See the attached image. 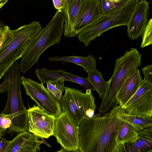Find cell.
Masks as SVG:
<instances>
[{
    "mask_svg": "<svg viewBox=\"0 0 152 152\" xmlns=\"http://www.w3.org/2000/svg\"><path fill=\"white\" fill-rule=\"evenodd\" d=\"M120 106L103 115L87 118L78 128V149L81 152H114L118 147L116 138Z\"/></svg>",
    "mask_w": 152,
    "mask_h": 152,
    "instance_id": "cell-1",
    "label": "cell"
},
{
    "mask_svg": "<svg viewBox=\"0 0 152 152\" xmlns=\"http://www.w3.org/2000/svg\"><path fill=\"white\" fill-rule=\"evenodd\" d=\"M20 69L18 59L6 73L9 80L8 98L6 106L0 115L6 116L11 121L7 134L28 132V111L21 97Z\"/></svg>",
    "mask_w": 152,
    "mask_h": 152,
    "instance_id": "cell-2",
    "label": "cell"
},
{
    "mask_svg": "<svg viewBox=\"0 0 152 152\" xmlns=\"http://www.w3.org/2000/svg\"><path fill=\"white\" fill-rule=\"evenodd\" d=\"M64 14L63 9L57 10L54 15L34 38L19 64L21 72L25 73L37 63L42 53L50 47L59 44L64 33Z\"/></svg>",
    "mask_w": 152,
    "mask_h": 152,
    "instance_id": "cell-3",
    "label": "cell"
},
{
    "mask_svg": "<svg viewBox=\"0 0 152 152\" xmlns=\"http://www.w3.org/2000/svg\"><path fill=\"white\" fill-rule=\"evenodd\" d=\"M142 56L137 48H132L116 59L113 73L108 81L106 93L98 108L99 114L118 106L116 95L127 79L140 66Z\"/></svg>",
    "mask_w": 152,
    "mask_h": 152,
    "instance_id": "cell-4",
    "label": "cell"
},
{
    "mask_svg": "<svg viewBox=\"0 0 152 152\" xmlns=\"http://www.w3.org/2000/svg\"><path fill=\"white\" fill-rule=\"evenodd\" d=\"M42 29L40 23L34 20L13 30L11 36L0 48V79L12 65L22 57Z\"/></svg>",
    "mask_w": 152,
    "mask_h": 152,
    "instance_id": "cell-5",
    "label": "cell"
},
{
    "mask_svg": "<svg viewBox=\"0 0 152 152\" xmlns=\"http://www.w3.org/2000/svg\"><path fill=\"white\" fill-rule=\"evenodd\" d=\"M64 94L59 102L62 113H66L79 126L85 119L94 115L96 108L95 98L91 91L64 87Z\"/></svg>",
    "mask_w": 152,
    "mask_h": 152,
    "instance_id": "cell-6",
    "label": "cell"
},
{
    "mask_svg": "<svg viewBox=\"0 0 152 152\" xmlns=\"http://www.w3.org/2000/svg\"><path fill=\"white\" fill-rule=\"evenodd\" d=\"M138 1L128 0L120 7L102 16L96 21L87 27L78 34L79 41L88 47L107 30L115 27L127 25L134 7Z\"/></svg>",
    "mask_w": 152,
    "mask_h": 152,
    "instance_id": "cell-7",
    "label": "cell"
},
{
    "mask_svg": "<svg viewBox=\"0 0 152 152\" xmlns=\"http://www.w3.org/2000/svg\"><path fill=\"white\" fill-rule=\"evenodd\" d=\"M20 79L26 94L40 109L55 118L62 113L59 103L53 98L43 85L23 76Z\"/></svg>",
    "mask_w": 152,
    "mask_h": 152,
    "instance_id": "cell-8",
    "label": "cell"
},
{
    "mask_svg": "<svg viewBox=\"0 0 152 152\" xmlns=\"http://www.w3.org/2000/svg\"><path fill=\"white\" fill-rule=\"evenodd\" d=\"M78 126L66 113L55 118L53 136L62 148L68 150L78 149Z\"/></svg>",
    "mask_w": 152,
    "mask_h": 152,
    "instance_id": "cell-9",
    "label": "cell"
},
{
    "mask_svg": "<svg viewBox=\"0 0 152 152\" xmlns=\"http://www.w3.org/2000/svg\"><path fill=\"white\" fill-rule=\"evenodd\" d=\"M121 108L129 115L152 116V85L143 80L136 92Z\"/></svg>",
    "mask_w": 152,
    "mask_h": 152,
    "instance_id": "cell-10",
    "label": "cell"
},
{
    "mask_svg": "<svg viewBox=\"0 0 152 152\" xmlns=\"http://www.w3.org/2000/svg\"><path fill=\"white\" fill-rule=\"evenodd\" d=\"M28 132L41 138L53 135L55 117L34 104L28 110Z\"/></svg>",
    "mask_w": 152,
    "mask_h": 152,
    "instance_id": "cell-11",
    "label": "cell"
},
{
    "mask_svg": "<svg viewBox=\"0 0 152 152\" xmlns=\"http://www.w3.org/2000/svg\"><path fill=\"white\" fill-rule=\"evenodd\" d=\"M149 4L141 0L134 5L126 25L127 34L131 40L142 36L149 20Z\"/></svg>",
    "mask_w": 152,
    "mask_h": 152,
    "instance_id": "cell-12",
    "label": "cell"
},
{
    "mask_svg": "<svg viewBox=\"0 0 152 152\" xmlns=\"http://www.w3.org/2000/svg\"><path fill=\"white\" fill-rule=\"evenodd\" d=\"M102 16L99 0H81L78 14L74 27L75 36Z\"/></svg>",
    "mask_w": 152,
    "mask_h": 152,
    "instance_id": "cell-13",
    "label": "cell"
},
{
    "mask_svg": "<svg viewBox=\"0 0 152 152\" xmlns=\"http://www.w3.org/2000/svg\"><path fill=\"white\" fill-rule=\"evenodd\" d=\"M35 73L41 84L50 82L52 83L61 78L64 77L65 81L78 83L86 88L89 85L87 78L75 75L71 72H66L62 70H50L46 68L38 69L35 70Z\"/></svg>",
    "mask_w": 152,
    "mask_h": 152,
    "instance_id": "cell-14",
    "label": "cell"
},
{
    "mask_svg": "<svg viewBox=\"0 0 152 152\" xmlns=\"http://www.w3.org/2000/svg\"><path fill=\"white\" fill-rule=\"evenodd\" d=\"M152 151V126L138 132L135 141L121 143L118 148V152H149Z\"/></svg>",
    "mask_w": 152,
    "mask_h": 152,
    "instance_id": "cell-15",
    "label": "cell"
},
{
    "mask_svg": "<svg viewBox=\"0 0 152 152\" xmlns=\"http://www.w3.org/2000/svg\"><path fill=\"white\" fill-rule=\"evenodd\" d=\"M143 81L139 69L135 71L127 79L116 96L117 100L121 107L136 92Z\"/></svg>",
    "mask_w": 152,
    "mask_h": 152,
    "instance_id": "cell-16",
    "label": "cell"
},
{
    "mask_svg": "<svg viewBox=\"0 0 152 152\" xmlns=\"http://www.w3.org/2000/svg\"><path fill=\"white\" fill-rule=\"evenodd\" d=\"M81 0H65L63 9L64 14V36L66 37L75 36L74 27L77 18Z\"/></svg>",
    "mask_w": 152,
    "mask_h": 152,
    "instance_id": "cell-17",
    "label": "cell"
},
{
    "mask_svg": "<svg viewBox=\"0 0 152 152\" xmlns=\"http://www.w3.org/2000/svg\"><path fill=\"white\" fill-rule=\"evenodd\" d=\"M50 62L61 61L63 63H71L81 66L86 72L96 68V60L92 55L86 57L76 56H54L49 57Z\"/></svg>",
    "mask_w": 152,
    "mask_h": 152,
    "instance_id": "cell-18",
    "label": "cell"
},
{
    "mask_svg": "<svg viewBox=\"0 0 152 152\" xmlns=\"http://www.w3.org/2000/svg\"><path fill=\"white\" fill-rule=\"evenodd\" d=\"M138 135V132L133 126L119 118L116 138L118 145L134 142L137 138Z\"/></svg>",
    "mask_w": 152,
    "mask_h": 152,
    "instance_id": "cell-19",
    "label": "cell"
},
{
    "mask_svg": "<svg viewBox=\"0 0 152 152\" xmlns=\"http://www.w3.org/2000/svg\"><path fill=\"white\" fill-rule=\"evenodd\" d=\"M117 116L120 119L131 125L138 132L152 126V116L129 115L125 113L121 108Z\"/></svg>",
    "mask_w": 152,
    "mask_h": 152,
    "instance_id": "cell-20",
    "label": "cell"
},
{
    "mask_svg": "<svg viewBox=\"0 0 152 152\" xmlns=\"http://www.w3.org/2000/svg\"><path fill=\"white\" fill-rule=\"evenodd\" d=\"M87 73V78L88 81L95 90L98 93L99 98L103 99L107 91L108 81L104 80L102 72L99 71L96 68L88 71Z\"/></svg>",
    "mask_w": 152,
    "mask_h": 152,
    "instance_id": "cell-21",
    "label": "cell"
},
{
    "mask_svg": "<svg viewBox=\"0 0 152 152\" xmlns=\"http://www.w3.org/2000/svg\"><path fill=\"white\" fill-rule=\"evenodd\" d=\"M43 142L39 141L37 137L32 133H29L23 142L18 152H36L40 145Z\"/></svg>",
    "mask_w": 152,
    "mask_h": 152,
    "instance_id": "cell-22",
    "label": "cell"
},
{
    "mask_svg": "<svg viewBox=\"0 0 152 152\" xmlns=\"http://www.w3.org/2000/svg\"><path fill=\"white\" fill-rule=\"evenodd\" d=\"M128 0H100L102 16L108 14L120 7L126 3Z\"/></svg>",
    "mask_w": 152,
    "mask_h": 152,
    "instance_id": "cell-23",
    "label": "cell"
},
{
    "mask_svg": "<svg viewBox=\"0 0 152 152\" xmlns=\"http://www.w3.org/2000/svg\"><path fill=\"white\" fill-rule=\"evenodd\" d=\"M30 132H20L11 141L7 152H18L21 146Z\"/></svg>",
    "mask_w": 152,
    "mask_h": 152,
    "instance_id": "cell-24",
    "label": "cell"
},
{
    "mask_svg": "<svg viewBox=\"0 0 152 152\" xmlns=\"http://www.w3.org/2000/svg\"><path fill=\"white\" fill-rule=\"evenodd\" d=\"M140 47L143 48L152 44V18L149 20L148 24L142 35Z\"/></svg>",
    "mask_w": 152,
    "mask_h": 152,
    "instance_id": "cell-25",
    "label": "cell"
},
{
    "mask_svg": "<svg viewBox=\"0 0 152 152\" xmlns=\"http://www.w3.org/2000/svg\"><path fill=\"white\" fill-rule=\"evenodd\" d=\"M47 89L53 98L59 103L62 95V92L50 82L46 83Z\"/></svg>",
    "mask_w": 152,
    "mask_h": 152,
    "instance_id": "cell-26",
    "label": "cell"
},
{
    "mask_svg": "<svg viewBox=\"0 0 152 152\" xmlns=\"http://www.w3.org/2000/svg\"><path fill=\"white\" fill-rule=\"evenodd\" d=\"M13 30L5 25L0 29V48L11 36Z\"/></svg>",
    "mask_w": 152,
    "mask_h": 152,
    "instance_id": "cell-27",
    "label": "cell"
},
{
    "mask_svg": "<svg viewBox=\"0 0 152 152\" xmlns=\"http://www.w3.org/2000/svg\"><path fill=\"white\" fill-rule=\"evenodd\" d=\"M141 69L142 74L144 76L143 80L152 85V65L148 64Z\"/></svg>",
    "mask_w": 152,
    "mask_h": 152,
    "instance_id": "cell-28",
    "label": "cell"
},
{
    "mask_svg": "<svg viewBox=\"0 0 152 152\" xmlns=\"http://www.w3.org/2000/svg\"><path fill=\"white\" fill-rule=\"evenodd\" d=\"M11 141L8 140L4 138L0 137V152H7L10 144Z\"/></svg>",
    "mask_w": 152,
    "mask_h": 152,
    "instance_id": "cell-29",
    "label": "cell"
},
{
    "mask_svg": "<svg viewBox=\"0 0 152 152\" xmlns=\"http://www.w3.org/2000/svg\"><path fill=\"white\" fill-rule=\"evenodd\" d=\"M54 7L57 10L63 9L64 7L65 0H53Z\"/></svg>",
    "mask_w": 152,
    "mask_h": 152,
    "instance_id": "cell-30",
    "label": "cell"
},
{
    "mask_svg": "<svg viewBox=\"0 0 152 152\" xmlns=\"http://www.w3.org/2000/svg\"><path fill=\"white\" fill-rule=\"evenodd\" d=\"M1 115L2 121L4 127L6 131L7 129H8L11 126V122L10 119L4 115Z\"/></svg>",
    "mask_w": 152,
    "mask_h": 152,
    "instance_id": "cell-31",
    "label": "cell"
},
{
    "mask_svg": "<svg viewBox=\"0 0 152 152\" xmlns=\"http://www.w3.org/2000/svg\"><path fill=\"white\" fill-rule=\"evenodd\" d=\"M55 152H81L79 149L75 150H68L62 148L59 151Z\"/></svg>",
    "mask_w": 152,
    "mask_h": 152,
    "instance_id": "cell-32",
    "label": "cell"
},
{
    "mask_svg": "<svg viewBox=\"0 0 152 152\" xmlns=\"http://www.w3.org/2000/svg\"><path fill=\"white\" fill-rule=\"evenodd\" d=\"M8 1V0H0V9Z\"/></svg>",
    "mask_w": 152,
    "mask_h": 152,
    "instance_id": "cell-33",
    "label": "cell"
},
{
    "mask_svg": "<svg viewBox=\"0 0 152 152\" xmlns=\"http://www.w3.org/2000/svg\"><path fill=\"white\" fill-rule=\"evenodd\" d=\"M4 25V23L0 21V29Z\"/></svg>",
    "mask_w": 152,
    "mask_h": 152,
    "instance_id": "cell-34",
    "label": "cell"
},
{
    "mask_svg": "<svg viewBox=\"0 0 152 152\" xmlns=\"http://www.w3.org/2000/svg\"><path fill=\"white\" fill-rule=\"evenodd\" d=\"M3 135V134L2 133L1 129L0 128V137H2Z\"/></svg>",
    "mask_w": 152,
    "mask_h": 152,
    "instance_id": "cell-35",
    "label": "cell"
},
{
    "mask_svg": "<svg viewBox=\"0 0 152 152\" xmlns=\"http://www.w3.org/2000/svg\"><path fill=\"white\" fill-rule=\"evenodd\" d=\"M118 147H117V149L115 150V151H114V152H117L118 150Z\"/></svg>",
    "mask_w": 152,
    "mask_h": 152,
    "instance_id": "cell-36",
    "label": "cell"
},
{
    "mask_svg": "<svg viewBox=\"0 0 152 152\" xmlns=\"http://www.w3.org/2000/svg\"><path fill=\"white\" fill-rule=\"evenodd\" d=\"M149 152H152V151H149Z\"/></svg>",
    "mask_w": 152,
    "mask_h": 152,
    "instance_id": "cell-37",
    "label": "cell"
},
{
    "mask_svg": "<svg viewBox=\"0 0 152 152\" xmlns=\"http://www.w3.org/2000/svg\"><path fill=\"white\" fill-rule=\"evenodd\" d=\"M117 152H118V151H117Z\"/></svg>",
    "mask_w": 152,
    "mask_h": 152,
    "instance_id": "cell-38",
    "label": "cell"
}]
</instances>
